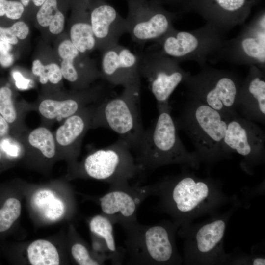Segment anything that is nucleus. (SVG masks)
<instances>
[{
    "label": "nucleus",
    "mask_w": 265,
    "mask_h": 265,
    "mask_svg": "<svg viewBox=\"0 0 265 265\" xmlns=\"http://www.w3.org/2000/svg\"><path fill=\"white\" fill-rule=\"evenodd\" d=\"M156 185L158 208L169 215L179 229L195 218L214 213L229 201L218 181L199 177L186 169L163 178Z\"/></svg>",
    "instance_id": "nucleus-1"
},
{
    "label": "nucleus",
    "mask_w": 265,
    "mask_h": 265,
    "mask_svg": "<svg viewBox=\"0 0 265 265\" xmlns=\"http://www.w3.org/2000/svg\"><path fill=\"white\" fill-rule=\"evenodd\" d=\"M157 108V119L144 130L141 142L134 150L136 163L144 173L174 164L198 169L201 159L195 151H188L182 142L169 104L158 105Z\"/></svg>",
    "instance_id": "nucleus-2"
},
{
    "label": "nucleus",
    "mask_w": 265,
    "mask_h": 265,
    "mask_svg": "<svg viewBox=\"0 0 265 265\" xmlns=\"http://www.w3.org/2000/svg\"><path fill=\"white\" fill-rule=\"evenodd\" d=\"M125 234V258L129 265H180L183 259L176 244L179 226L164 221L153 225L137 220L120 225Z\"/></svg>",
    "instance_id": "nucleus-3"
},
{
    "label": "nucleus",
    "mask_w": 265,
    "mask_h": 265,
    "mask_svg": "<svg viewBox=\"0 0 265 265\" xmlns=\"http://www.w3.org/2000/svg\"><path fill=\"white\" fill-rule=\"evenodd\" d=\"M228 117L201 101L188 97L175 120L178 130L184 131L201 162L215 163L227 157L223 149Z\"/></svg>",
    "instance_id": "nucleus-4"
},
{
    "label": "nucleus",
    "mask_w": 265,
    "mask_h": 265,
    "mask_svg": "<svg viewBox=\"0 0 265 265\" xmlns=\"http://www.w3.org/2000/svg\"><path fill=\"white\" fill-rule=\"evenodd\" d=\"M140 87L124 88L116 97L105 98L95 105L92 129L106 128L117 133L131 150L139 146L144 129L140 111Z\"/></svg>",
    "instance_id": "nucleus-5"
},
{
    "label": "nucleus",
    "mask_w": 265,
    "mask_h": 265,
    "mask_svg": "<svg viewBox=\"0 0 265 265\" xmlns=\"http://www.w3.org/2000/svg\"><path fill=\"white\" fill-rule=\"evenodd\" d=\"M242 80L235 73L207 66L201 67L183 82L188 97L198 100L230 117L238 113L237 104Z\"/></svg>",
    "instance_id": "nucleus-6"
},
{
    "label": "nucleus",
    "mask_w": 265,
    "mask_h": 265,
    "mask_svg": "<svg viewBox=\"0 0 265 265\" xmlns=\"http://www.w3.org/2000/svg\"><path fill=\"white\" fill-rule=\"evenodd\" d=\"M77 173L110 185L129 183L144 174L127 143L119 138L113 144L90 153L76 167Z\"/></svg>",
    "instance_id": "nucleus-7"
},
{
    "label": "nucleus",
    "mask_w": 265,
    "mask_h": 265,
    "mask_svg": "<svg viewBox=\"0 0 265 265\" xmlns=\"http://www.w3.org/2000/svg\"><path fill=\"white\" fill-rule=\"evenodd\" d=\"M223 34L206 23L189 31H180L173 27L156 42L163 53L178 62L192 61L202 67L209 57L223 46L226 40Z\"/></svg>",
    "instance_id": "nucleus-8"
},
{
    "label": "nucleus",
    "mask_w": 265,
    "mask_h": 265,
    "mask_svg": "<svg viewBox=\"0 0 265 265\" xmlns=\"http://www.w3.org/2000/svg\"><path fill=\"white\" fill-rule=\"evenodd\" d=\"M230 213L213 218L197 227L188 225L178 230V235L185 238V263L219 265L231 261V256L225 253L223 244Z\"/></svg>",
    "instance_id": "nucleus-9"
},
{
    "label": "nucleus",
    "mask_w": 265,
    "mask_h": 265,
    "mask_svg": "<svg viewBox=\"0 0 265 265\" xmlns=\"http://www.w3.org/2000/svg\"><path fill=\"white\" fill-rule=\"evenodd\" d=\"M265 133L255 122L238 114L229 117L223 138V149L227 158L232 153L240 155L241 167L251 174L265 158Z\"/></svg>",
    "instance_id": "nucleus-10"
},
{
    "label": "nucleus",
    "mask_w": 265,
    "mask_h": 265,
    "mask_svg": "<svg viewBox=\"0 0 265 265\" xmlns=\"http://www.w3.org/2000/svg\"><path fill=\"white\" fill-rule=\"evenodd\" d=\"M180 63L159 49L139 57V73L148 83L157 106L169 104V98L177 86L191 74Z\"/></svg>",
    "instance_id": "nucleus-11"
},
{
    "label": "nucleus",
    "mask_w": 265,
    "mask_h": 265,
    "mask_svg": "<svg viewBox=\"0 0 265 265\" xmlns=\"http://www.w3.org/2000/svg\"><path fill=\"white\" fill-rule=\"evenodd\" d=\"M218 57L237 65H255L265 70V14L246 25L236 37L225 40Z\"/></svg>",
    "instance_id": "nucleus-12"
},
{
    "label": "nucleus",
    "mask_w": 265,
    "mask_h": 265,
    "mask_svg": "<svg viewBox=\"0 0 265 265\" xmlns=\"http://www.w3.org/2000/svg\"><path fill=\"white\" fill-rule=\"evenodd\" d=\"M127 3L126 30L133 41L156 42L174 27L172 15L156 2L128 0Z\"/></svg>",
    "instance_id": "nucleus-13"
},
{
    "label": "nucleus",
    "mask_w": 265,
    "mask_h": 265,
    "mask_svg": "<svg viewBox=\"0 0 265 265\" xmlns=\"http://www.w3.org/2000/svg\"><path fill=\"white\" fill-rule=\"evenodd\" d=\"M156 183L140 186L123 183L109 185L107 191L98 198L102 213L120 225L137 220V212L148 197L155 195Z\"/></svg>",
    "instance_id": "nucleus-14"
},
{
    "label": "nucleus",
    "mask_w": 265,
    "mask_h": 265,
    "mask_svg": "<svg viewBox=\"0 0 265 265\" xmlns=\"http://www.w3.org/2000/svg\"><path fill=\"white\" fill-rule=\"evenodd\" d=\"M105 89L101 84L91 86L83 90H74L69 92L60 91L42 95L34 104L36 110L44 122L48 123L75 114L82 109L103 100Z\"/></svg>",
    "instance_id": "nucleus-15"
},
{
    "label": "nucleus",
    "mask_w": 265,
    "mask_h": 265,
    "mask_svg": "<svg viewBox=\"0 0 265 265\" xmlns=\"http://www.w3.org/2000/svg\"><path fill=\"white\" fill-rule=\"evenodd\" d=\"M102 53V79L113 85L124 88L140 87L139 56L119 44Z\"/></svg>",
    "instance_id": "nucleus-16"
},
{
    "label": "nucleus",
    "mask_w": 265,
    "mask_h": 265,
    "mask_svg": "<svg viewBox=\"0 0 265 265\" xmlns=\"http://www.w3.org/2000/svg\"><path fill=\"white\" fill-rule=\"evenodd\" d=\"M89 17L96 42V49L103 52L118 44L127 32L125 18L111 5L102 0L90 3Z\"/></svg>",
    "instance_id": "nucleus-17"
},
{
    "label": "nucleus",
    "mask_w": 265,
    "mask_h": 265,
    "mask_svg": "<svg viewBox=\"0 0 265 265\" xmlns=\"http://www.w3.org/2000/svg\"><path fill=\"white\" fill-rule=\"evenodd\" d=\"M257 0H203L200 14L223 34L243 24Z\"/></svg>",
    "instance_id": "nucleus-18"
},
{
    "label": "nucleus",
    "mask_w": 265,
    "mask_h": 265,
    "mask_svg": "<svg viewBox=\"0 0 265 265\" xmlns=\"http://www.w3.org/2000/svg\"><path fill=\"white\" fill-rule=\"evenodd\" d=\"M255 65L249 66L242 80L238 97L237 111L242 116L254 122H265V73Z\"/></svg>",
    "instance_id": "nucleus-19"
},
{
    "label": "nucleus",
    "mask_w": 265,
    "mask_h": 265,
    "mask_svg": "<svg viewBox=\"0 0 265 265\" xmlns=\"http://www.w3.org/2000/svg\"><path fill=\"white\" fill-rule=\"evenodd\" d=\"M96 103L91 105L66 118L54 133L57 154L62 153L75 161L80 153L82 140L92 129Z\"/></svg>",
    "instance_id": "nucleus-20"
},
{
    "label": "nucleus",
    "mask_w": 265,
    "mask_h": 265,
    "mask_svg": "<svg viewBox=\"0 0 265 265\" xmlns=\"http://www.w3.org/2000/svg\"><path fill=\"white\" fill-rule=\"evenodd\" d=\"M31 109L32 104L18 101L10 85L0 80V115L9 124L11 136L18 138L28 130L25 124V117Z\"/></svg>",
    "instance_id": "nucleus-21"
},
{
    "label": "nucleus",
    "mask_w": 265,
    "mask_h": 265,
    "mask_svg": "<svg viewBox=\"0 0 265 265\" xmlns=\"http://www.w3.org/2000/svg\"><path fill=\"white\" fill-rule=\"evenodd\" d=\"M114 224L103 213L92 217L89 221V226L91 232L102 239L106 244L113 265L122 264L125 258V249L118 247L116 243L114 231Z\"/></svg>",
    "instance_id": "nucleus-22"
},
{
    "label": "nucleus",
    "mask_w": 265,
    "mask_h": 265,
    "mask_svg": "<svg viewBox=\"0 0 265 265\" xmlns=\"http://www.w3.org/2000/svg\"><path fill=\"white\" fill-rule=\"evenodd\" d=\"M31 71L38 78L40 83L46 87V92L43 95L60 91L58 87L63 79L60 65L53 62L44 64L36 59L32 62Z\"/></svg>",
    "instance_id": "nucleus-23"
},
{
    "label": "nucleus",
    "mask_w": 265,
    "mask_h": 265,
    "mask_svg": "<svg viewBox=\"0 0 265 265\" xmlns=\"http://www.w3.org/2000/svg\"><path fill=\"white\" fill-rule=\"evenodd\" d=\"M36 19L42 27L53 35L60 34L65 26V16L58 7L57 0H46L38 10Z\"/></svg>",
    "instance_id": "nucleus-24"
},
{
    "label": "nucleus",
    "mask_w": 265,
    "mask_h": 265,
    "mask_svg": "<svg viewBox=\"0 0 265 265\" xmlns=\"http://www.w3.org/2000/svg\"><path fill=\"white\" fill-rule=\"evenodd\" d=\"M32 204L44 218L50 220L59 219L65 212L63 202L48 190L36 192L33 197Z\"/></svg>",
    "instance_id": "nucleus-25"
},
{
    "label": "nucleus",
    "mask_w": 265,
    "mask_h": 265,
    "mask_svg": "<svg viewBox=\"0 0 265 265\" xmlns=\"http://www.w3.org/2000/svg\"><path fill=\"white\" fill-rule=\"evenodd\" d=\"M27 253L29 261L33 265H57L60 263L56 248L46 240L33 241L28 247Z\"/></svg>",
    "instance_id": "nucleus-26"
},
{
    "label": "nucleus",
    "mask_w": 265,
    "mask_h": 265,
    "mask_svg": "<svg viewBox=\"0 0 265 265\" xmlns=\"http://www.w3.org/2000/svg\"><path fill=\"white\" fill-rule=\"evenodd\" d=\"M81 53L73 44L69 37L63 40L57 47V53L61 59L60 67L65 80L70 82L73 73L74 59Z\"/></svg>",
    "instance_id": "nucleus-27"
},
{
    "label": "nucleus",
    "mask_w": 265,
    "mask_h": 265,
    "mask_svg": "<svg viewBox=\"0 0 265 265\" xmlns=\"http://www.w3.org/2000/svg\"><path fill=\"white\" fill-rule=\"evenodd\" d=\"M21 212V204L13 197H9L0 207V232L9 230L19 218Z\"/></svg>",
    "instance_id": "nucleus-28"
},
{
    "label": "nucleus",
    "mask_w": 265,
    "mask_h": 265,
    "mask_svg": "<svg viewBox=\"0 0 265 265\" xmlns=\"http://www.w3.org/2000/svg\"><path fill=\"white\" fill-rule=\"evenodd\" d=\"M71 253L75 262L80 265H105V262L95 254H91L82 243L76 242L71 248Z\"/></svg>",
    "instance_id": "nucleus-29"
},
{
    "label": "nucleus",
    "mask_w": 265,
    "mask_h": 265,
    "mask_svg": "<svg viewBox=\"0 0 265 265\" xmlns=\"http://www.w3.org/2000/svg\"><path fill=\"white\" fill-rule=\"evenodd\" d=\"M24 11L25 7L20 1L0 0V19L14 23L20 19Z\"/></svg>",
    "instance_id": "nucleus-30"
},
{
    "label": "nucleus",
    "mask_w": 265,
    "mask_h": 265,
    "mask_svg": "<svg viewBox=\"0 0 265 265\" xmlns=\"http://www.w3.org/2000/svg\"><path fill=\"white\" fill-rule=\"evenodd\" d=\"M0 150L9 159L17 158L24 154L21 142L11 135L0 139Z\"/></svg>",
    "instance_id": "nucleus-31"
},
{
    "label": "nucleus",
    "mask_w": 265,
    "mask_h": 265,
    "mask_svg": "<svg viewBox=\"0 0 265 265\" xmlns=\"http://www.w3.org/2000/svg\"><path fill=\"white\" fill-rule=\"evenodd\" d=\"M8 27L12 34L19 41L25 40L29 35V28L28 25L23 21H17L8 26Z\"/></svg>",
    "instance_id": "nucleus-32"
},
{
    "label": "nucleus",
    "mask_w": 265,
    "mask_h": 265,
    "mask_svg": "<svg viewBox=\"0 0 265 265\" xmlns=\"http://www.w3.org/2000/svg\"><path fill=\"white\" fill-rule=\"evenodd\" d=\"M0 40L8 42L13 46L17 45L19 41L11 32L8 26H0Z\"/></svg>",
    "instance_id": "nucleus-33"
},
{
    "label": "nucleus",
    "mask_w": 265,
    "mask_h": 265,
    "mask_svg": "<svg viewBox=\"0 0 265 265\" xmlns=\"http://www.w3.org/2000/svg\"><path fill=\"white\" fill-rule=\"evenodd\" d=\"M12 77L15 85L18 89L23 90L29 88L30 80L24 77L20 72L18 71H13Z\"/></svg>",
    "instance_id": "nucleus-34"
},
{
    "label": "nucleus",
    "mask_w": 265,
    "mask_h": 265,
    "mask_svg": "<svg viewBox=\"0 0 265 265\" xmlns=\"http://www.w3.org/2000/svg\"><path fill=\"white\" fill-rule=\"evenodd\" d=\"M14 62V56L12 52L0 53V65L3 68L11 66Z\"/></svg>",
    "instance_id": "nucleus-35"
},
{
    "label": "nucleus",
    "mask_w": 265,
    "mask_h": 265,
    "mask_svg": "<svg viewBox=\"0 0 265 265\" xmlns=\"http://www.w3.org/2000/svg\"><path fill=\"white\" fill-rule=\"evenodd\" d=\"M11 135V129L8 122L0 115V139Z\"/></svg>",
    "instance_id": "nucleus-36"
},
{
    "label": "nucleus",
    "mask_w": 265,
    "mask_h": 265,
    "mask_svg": "<svg viewBox=\"0 0 265 265\" xmlns=\"http://www.w3.org/2000/svg\"><path fill=\"white\" fill-rule=\"evenodd\" d=\"M247 259L249 260L247 264L252 265H265V258L263 256H253V257H249Z\"/></svg>",
    "instance_id": "nucleus-37"
},
{
    "label": "nucleus",
    "mask_w": 265,
    "mask_h": 265,
    "mask_svg": "<svg viewBox=\"0 0 265 265\" xmlns=\"http://www.w3.org/2000/svg\"><path fill=\"white\" fill-rule=\"evenodd\" d=\"M13 46L11 44L0 40V53H5L12 52Z\"/></svg>",
    "instance_id": "nucleus-38"
},
{
    "label": "nucleus",
    "mask_w": 265,
    "mask_h": 265,
    "mask_svg": "<svg viewBox=\"0 0 265 265\" xmlns=\"http://www.w3.org/2000/svg\"><path fill=\"white\" fill-rule=\"evenodd\" d=\"M46 0H31L34 5L37 7H40Z\"/></svg>",
    "instance_id": "nucleus-39"
},
{
    "label": "nucleus",
    "mask_w": 265,
    "mask_h": 265,
    "mask_svg": "<svg viewBox=\"0 0 265 265\" xmlns=\"http://www.w3.org/2000/svg\"><path fill=\"white\" fill-rule=\"evenodd\" d=\"M4 158H6V157L4 155V154L2 153V152L0 150V166L1 165V164L3 161V159Z\"/></svg>",
    "instance_id": "nucleus-40"
},
{
    "label": "nucleus",
    "mask_w": 265,
    "mask_h": 265,
    "mask_svg": "<svg viewBox=\"0 0 265 265\" xmlns=\"http://www.w3.org/2000/svg\"><path fill=\"white\" fill-rule=\"evenodd\" d=\"M30 1L31 0H20V2L22 3L25 7L28 5Z\"/></svg>",
    "instance_id": "nucleus-41"
}]
</instances>
